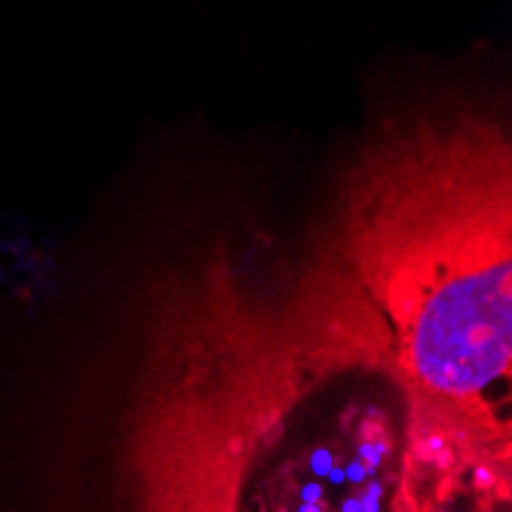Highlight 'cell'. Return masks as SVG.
<instances>
[{
	"label": "cell",
	"instance_id": "cell-1",
	"mask_svg": "<svg viewBox=\"0 0 512 512\" xmlns=\"http://www.w3.org/2000/svg\"><path fill=\"white\" fill-rule=\"evenodd\" d=\"M126 512H509L512 430L417 387L329 243L289 283L227 261L160 304Z\"/></svg>",
	"mask_w": 512,
	"mask_h": 512
},
{
	"label": "cell",
	"instance_id": "cell-2",
	"mask_svg": "<svg viewBox=\"0 0 512 512\" xmlns=\"http://www.w3.org/2000/svg\"><path fill=\"white\" fill-rule=\"evenodd\" d=\"M329 249L436 402L512 430V200L503 154L421 145L368 166Z\"/></svg>",
	"mask_w": 512,
	"mask_h": 512
}]
</instances>
